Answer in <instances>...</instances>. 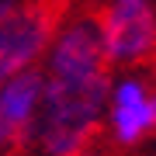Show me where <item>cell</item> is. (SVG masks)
<instances>
[{"instance_id":"cell-1","label":"cell","mask_w":156,"mask_h":156,"mask_svg":"<svg viewBox=\"0 0 156 156\" xmlns=\"http://www.w3.org/2000/svg\"><path fill=\"white\" fill-rule=\"evenodd\" d=\"M42 108L28 139L42 156H73L87 149L104 122L111 66L101 52L97 21L76 14L56 24L42 56Z\"/></svg>"},{"instance_id":"cell-5","label":"cell","mask_w":156,"mask_h":156,"mask_svg":"<svg viewBox=\"0 0 156 156\" xmlns=\"http://www.w3.org/2000/svg\"><path fill=\"white\" fill-rule=\"evenodd\" d=\"M42 108V69H24L0 83V153L28 139Z\"/></svg>"},{"instance_id":"cell-6","label":"cell","mask_w":156,"mask_h":156,"mask_svg":"<svg viewBox=\"0 0 156 156\" xmlns=\"http://www.w3.org/2000/svg\"><path fill=\"white\" fill-rule=\"evenodd\" d=\"M14 4H17V0H0V17H4L7 11H11V7H14Z\"/></svg>"},{"instance_id":"cell-3","label":"cell","mask_w":156,"mask_h":156,"mask_svg":"<svg viewBox=\"0 0 156 156\" xmlns=\"http://www.w3.org/2000/svg\"><path fill=\"white\" fill-rule=\"evenodd\" d=\"M59 24L52 0H17L0 17V83L24 69H38Z\"/></svg>"},{"instance_id":"cell-4","label":"cell","mask_w":156,"mask_h":156,"mask_svg":"<svg viewBox=\"0 0 156 156\" xmlns=\"http://www.w3.org/2000/svg\"><path fill=\"white\" fill-rule=\"evenodd\" d=\"M115 146L132 149L156 132V87L139 73H122L108 87L104 122Z\"/></svg>"},{"instance_id":"cell-2","label":"cell","mask_w":156,"mask_h":156,"mask_svg":"<svg viewBox=\"0 0 156 156\" xmlns=\"http://www.w3.org/2000/svg\"><path fill=\"white\" fill-rule=\"evenodd\" d=\"M101 52L108 66L132 69L156 56V7L153 0H108L97 17Z\"/></svg>"},{"instance_id":"cell-7","label":"cell","mask_w":156,"mask_h":156,"mask_svg":"<svg viewBox=\"0 0 156 156\" xmlns=\"http://www.w3.org/2000/svg\"><path fill=\"white\" fill-rule=\"evenodd\" d=\"M73 156H101V153H94V149H80V153H73Z\"/></svg>"}]
</instances>
